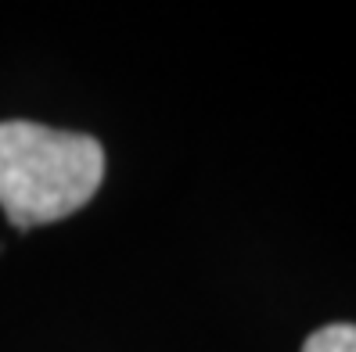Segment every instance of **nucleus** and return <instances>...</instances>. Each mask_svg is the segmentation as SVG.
<instances>
[{
	"mask_svg": "<svg viewBox=\"0 0 356 352\" xmlns=\"http://www.w3.org/2000/svg\"><path fill=\"white\" fill-rule=\"evenodd\" d=\"M104 180V148L87 133L0 122V209L18 231L69 219Z\"/></svg>",
	"mask_w": 356,
	"mask_h": 352,
	"instance_id": "1",
	"label": "nucleus"
},
{
	"mask_svg": "<svg viewBox=\"0 0 356 352\" xmlns=\"http://www.w3.org/2000/svg\"><path fill=\"white\" fill-rule=\"evenodd\" d=\"M302 352H356V324H327V327H317L302 342Z\"/></svg>",
	"mask_w": 356,
	"mask_h": 352,
	"instance_id": "2",
	"label": "nucleus"
}]
</instances>
